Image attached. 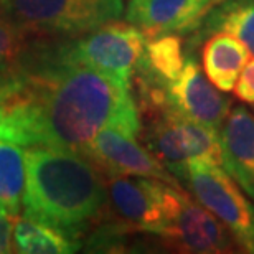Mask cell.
Instances as JSON below:
<instances>
[{"instance_id": "1", "label": "cell", "mask_w": 254, "mask_h": 254, "mask_svg": "<svg viewBox=\"0 0 254 254\" xmlns=\"http://www.w3.org/2000/svg\"><path fill=\"white\" fill-rule=\"evenodd\" d=\"M104 127L139 137L130 89L66 55L63 38L32 37L0 68V137L79 152Z\"/></svg>"}, {"instance_id": "2", "label": "cell", "mask_w": 254, "mask_h": 254, "mask_svg": "<svg viewBox=\"0 0 254 254\" xmlns=\"http://www.w3.org/2000/svg\"><path fill=\"white\" fill-rule=\"evenodd\" d=\"M25 162L23 215L57 226L81 241L103 215V172L83 154L63 147H27Z\"/></svg>"}, {"instance_id": "3", "label": "cell", "mask_w": 254, "mask_h": 254, "mask_svg": "<svg viewBox=\"0 0 254 254\" xmlns=\"http://www.w3.org/2000/svg\"><path fill=\"white\" fill-rule=\"evenodd\" d=\"M0 15L30 37L76 38L124 15V0H0Z\"/></svg>"}, {"instance_id": "4", "label": "cell", "mask_w": 254, "mask_h": 254, "mask_svg": "<svg viewBox=\"0 0 254 254\" xmlns=\"http://www.w3.org/2000/svg\"><path fill=\"white\" fill-rule=\"evenodd\" d=\"M139 137L180 184L190 162L205 160L223 167L220 132L170 108L147 118Z\"/></svg>"}, {"instance_id": "5", "label": "cell", "mask_w": 254, "mask_h": 254, "mask_svg": "<svg viewBox=\"0 0 254 254\" xmlns=\"http://www.w3.org/2000/svg\"><path fill=\"white\" fill-rule=\"evenodd\" d=\"M184 189L134 175L106 177L104 218L134 233L157 236L179 205Z\"/></svg>"}, {"instance_id": "6", "label": "cell", "mask_w": 254, "mask_h": 254, "mask_svg": "<svg viewBox=\"0 0 254 254\" xmlns=\"http://www.w3.org/2000/svg\"><path fill=\"white\" fill-rule=\"evenodd\" d=\"M182 184L223 223L238 251L254 254V203L221 165L205 160L190 162Z\"/></svg>"}, {"instance_id": "7", "label": "cell", "mask_w": 254, "mask_h": 254, "mask_svg": "<svg viewBox=\"0 0 254 254\" xmlns=\"http://www.w3.org/2000/svg\"><path fill=\"white\" fill-rule=\"evenodd\" d=\"M66 55L78 63L132 89L135 66L144 53L145 37L129 22H109L76 38H63Z\"/></svg>"}, {"instance_id": "8", "label": "cell", "mask_w": 254, "mask_h": 254, "mask_svg": "<svg viewBox=\"0 0 254 254\" xmlns=\"http://www.w3.org/2000/svg\"><path fill=\"white\" fill-rule=\"evenodd\" d=\"M165 248L187 254H230L238 246L223 223L187 191L180 193L179 205L157 235Z\"/></svg>"}, {"instance_id": "9", "label": "cell", "mask_w": 254, "mask_h": 254, "mask_svg": "<svg viewBox=\"0 0 254 254\" xmlns=\"http://www.w3.org/2000/svg\"><path fill=\"white\" fill-rule=\"evenodd\" d=\"M86 159L98 167L104 177L134 175L165 182L175 189H184L182 184L165 169L164 164L129 135L116 127H104L79 150Z\"/></svg>"}, {"instance_id": "10", "label": "cell", "mask_w": 254, "mask_h": 254, "mask_svg": "<svg viewBox=\"0 0 254 254\" xmlns=\"http://www.w3.org/2000/svg\"><path fill=\"white\" fill-rule=\"evenodd\" d=\"M167 99L175 113L218 132L231 109V99L215 89L195 55H189L180 74L167 83Z\"/></svg>"}, {"instance_id": "11", "label": "cell", "mask_w": 254, "mask_h": 254, "mask_svg": "<svg viewBox=\"0 0 254 254\" xmlns=\"http://www.w3.org/2000/svg\"><path fill=\"white\" fill-rule=\"evenodd\" d=\"M210 8L211 0H129L124 18L139 28L145 40L169 33L187 37Z\"/></svg>"}, {"instance_id": "12", "label": "cell", "mask_w": 254, "mask_h": 254, "mask_svg": "<svg viewBox=\"0 0 254 254\" xmlns=\"http://www.w3.org/2000/svg\"><path fill=\"white\" fill-rule=\"evenodd\" d=\"M220 145L223 169L254 200V114L241 106L230 109L220 129Z\"/></svg>"}, {"instance_id": "13", "label": "cell", "mask_w": 254, "mask_h": 254, "mask_svg": "<svg viewBox=\"0 0 254 254\" xmlns=\"http://www.w3.org/2000/svg\"><path fill=\"white\" fill-rule=\"evenodd\" d=\"M213 33L231 35L243 43L248 53L254 55V0H223L213 5L198 28L185 37L187 53H195Z\"/></svg>"}, {"instance_id": "14", "label": "cell", "mask_w": 254, "mask_h": 254, "mask_svg": "<svg viewBox=\"0 0 254 254\" xmlns=\"http://www.w3.org/2000/svg\"><path fill=\"white\" fill-rule=\"evenodd\" d=\"M248 50L228 33L210 35L201 47L203 73L221 93H231L248 63Z\"/></svg>"}, {"instance_id": "15", "label": "cell", "mask_w": 254, "mask_h": 254, "mask_svg": "<svg viewBox=\"0 0 254 254\" xmlns=\"http://www.w3.org/2000/svg\"><path fill=\"white\" fill-rule=\"evenodd\" d=\"M15 253L71 254L81 250V241L66 231L30 216L13 218Z\"/></svg>"}, {"instance_id": "16", "label": "cell", "mask_w": 254, "mask_h": 254, "mask_svg": "<svg viewBox=\"0 0 254 254\" xmlns=\"http://www.w3.org/2000/svg\"><path fill=\"white\" fill-rule=\"evenodd\" d=\"M185 37L175 33L160 35L145 42L144 53L135 68L147 71L157 79L169 83L180 74L187 62Z\"/></svg>"}, {"instance_id": "17", "label": "cell", "mask_w": 254, "mask_h": 254, "mask_svg": "<svg viewBox=\"0 0 254 254\" xmlns=\"http://www.w3.org/2000/svg\"><path fill=\"white\" fill-rule=\"evenodd\" d=\"M27 162L22 145L0 137V211L15 218L22 210Z\"/></svg>"}, {"instance_id": "18", "label": "cell", "mask_w": 254, "mask_h": 254, "mask_svg": "<svg viewBox=\"0 0 254 254\" xmlns=\"http://www.w3.org/2000/svg\"><path fill=\"white\" fill-rule=\"evenodd\" d=\"M32 38L0 15V68L12 63Z\"/></svg>"}, {"instance_id": "19", "label": "cell", "mask_w": 254, "mask_h": 254, "mask_svg": "<svg viewBox=\"0 0 254 254\" xmlns=\"http://www.w3.org/2000/svg\"><path fill=\"white\" fill-rule=\"evenodd\" d=\"M233 91H235L236 99H240L241 103L254 104V60L243 68L240 81H236Z\"/></svg>"}, {"instance_id": "20", "label": "cell", "mask_w": 254, "mask_h": 254, "mask_svg": "<svg viewBox=\"0 0 254 254\" xmlns=\"http://www.w3.org/2000/svg\"><path fill=\"white\" fill-rule=\"evenodd\" d=\"M13 238V218L0 211V254L15 253Z\"/></svg>"}, {"instance_id": "21", "label": "cell", "mask_w": 254, "mask_h": 254, "mask_svg": "<svg viewBox=\"0 0 254 254\" xmlns=\"http://www.w3.org/2000/svg\"><path fill=\"white\" fill-rule=\"evenodd\" d=\"M220 2H223V0H211V7H213V5H216V3H220Z\"/></svg>"}, {"instance_id": "22", "label": "cell", "mask_w": 254, "mask_h": 254, "mask_svg": "<svg viewBox=\"0 0 254 254\" xmlns=\"http://www.w3.org/2000/svg\"><path fill=\"white\" fill-rule=\"evenodd\" d=\"M253 114H254V108H253Z\"/></svg>"}]
</instances>
